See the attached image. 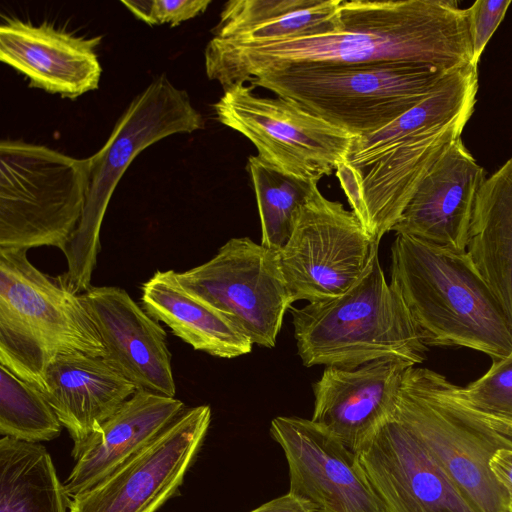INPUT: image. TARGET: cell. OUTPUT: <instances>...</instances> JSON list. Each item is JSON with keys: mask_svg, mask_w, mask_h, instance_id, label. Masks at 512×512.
Segmentation results:
<instances>
[{"mask_svg": "<svg viewBox=\"0 0 512 512\" xmlns=\"http://www.w3.org/2000/svg\"><path fill=\"white\" fill-rule=\"evenodd\" d=\"M204 61L223 90L290 65L401 62L446 73L473 65L468 11L454 0H341L329 32L264 43L212 37Z\"/></svg>", "mask_w": 512, "mask_h": 512, "instance_id": "obj_1", "label": "cell"}, {"mask_svg": "<svg viewBox=\"0 0 512 512\" xmlns=\"http://www.w3.org/2000/svg\"><path fill=\"white\" fill-rule=\"evenodd\" d=\"M390 285L427 347H465L492 359L512 355L507 317L467 252L396 234Z\"/></svg>", "mask_w": 512, "mask_h": 512, "instance_id": "obj_2", "label": "cell"}, {"mask_svg": "<svg viewBox=\"0 0 512 512\" xmlns=\"http://www.w3.org/2000/svg\"><path fill=\"white\" fill-rule=\"evenodd\" d=\"M391 414L425 447L476 512H508L490 461L512 448V421L483 413L460 387L428 368L411 366Z\"/></svg>", "mask_w": 512, "mask_h": 512, "instance_id": "obj_3", "label": "cell"}, {"mask_svg": "<svg viewBox=\"0 0 512 512\" xmlns=\"http://www.w3.org/2000/svg\"><path fill=\"white\" fill-rule=\"evenodd\" d=\"M289 310L297 352L306 367L353 368L382 358L415 366L426 359L427 346L387 282L378 252L342 295Z\"/></svg>", "mask_w": 512, "mask_h": 512, "instance_id": "obj_4", "label": "cell"}, {"mask_svg": "<svg viewBox=\"0 0 512 512\" xmlns=\"http://www.w3.org/2000/svg\"><path fill=\"white\" fill-rule=\"evenodd\" d=\"M27 251L0 248V365L44 393L57 356L106 350L81 294L37 269Z\"/></svg>", "mask_w": 512, "mask_h": 512, "instance_id": "obj_5", "label": "cell"}, {"mask_svg": "<svg viewBox=\"0 0 512 512\" xmlns=\"http://www.w3.org/2000/svg\"><path fill=\"white\" fill-rule=\"evenodd\" d=\"M447 74L401 62L301 64L261 72L246 83L359 136L381 129L419 104Z\"/></svg>", "mask_w": 512, "mask_h": 512, "instance_id": "obj_6", "label": "cell"}, {"mask_svg": "<svg viewBox=\"0 0 512 512\" xmlns=\"http://www.w3.org/2000/svg\"><path fill=\"white\" fill-rule=\"evenodd\" d=\"M468 111L430 131L405 112L371 133L355 136L336 177L351 210L378 243L392 231L434 163L461 137Z\"/></svg>", "mask_w": 512, "mask_h": 512, "instance_id": "obj_7", "label": "cell"}, {"mask_svg": "<svg viewBox=\"0 0 512 512\" xmlns=\"http://www.w3.org/2000/svg\"><path fill=\"white\" fill-rule=\"evenodd\" d=\"M203 127V117L193 106L187 91L173 85L165 74L157 76L133 98L105 144L89 157V187L84 213L63 252L68 269L58 276L69 291L82 294L91 287L107 206L136 156L163 138L192 133Z\"/></svg>", "mask_w": 512, "mask_h": 512, "instance_id": "obj_8", "label": "cell"}, {"mask_svg": "<svg viewBox=\"0 0 512 512\" xmlns=\"http://www.w3.org/2000/svg\"><path fill=\"white\" fill-rule=\"evenodd\" d=\"M88 158L22 140L0 142V248L64 252L81 222Z\"/></svg>", "mask_w": 512, "mask_h": 512, "instance_id": "obj_9", "label": "cell"}, {"mask_svg": "<svg viewBox=\"0 0 512 512\" xmlns=\"http://www.w3.org/2000/svg\"><path fill=\"white\" fill-rule=\"evenodd\" d=\"M238 83L213 105L217 120L246 137L258 157L279 171L319 181L336 171L354 135L281 97H261Z\"/></svg>", "mask_w": 512, "mask_h": 512, "instance_id": "obj_10", "label": "cell"}, {"mask_svg": "<svg viewBox=\"0 0 512 512\" xmlns=\"http://www.w3.org/2000/svg\"><path fill=\"white\" fill-rule=\"evenodd\" d=\"M379 244L352 210L327 199L319 188L298 211L294 228L278 252L293 303L338 297L366 272Z\"/></svg>", "mask_w": 512, "mask_h": 512, "instance_id": "obj_11", "label": "cell"}, {"mask_svg": "<svg viewBox=\"0 0 512 512\" xmlns=\"http://www.w3.org/2000/svg\"><path fill=\"white\" fill-rule=\"evenodd\" d=\"M193 295L225 315L253 344L276 345L293 301L278 252L248 237L231 238L207 262L176 272Z\"/></svg>", "mask_w": 512, "mask_h": 512, "instance_id": "obj_12", "label": "cell"}, {"mask_svg": "<svg viewBox=\"0 0 512 512\" xmlns=\"http://www.w3.org/2000/svg\"><path fill=\"white\" fill-rule=\"evenodd\" d=\"M211 421L209 405L185 408L147 446L69 501V512H156L183 482Z\"/></svg>", "mask_w": 512, "mask_h": 512, "instance_id": "obj_13", "label": "cell"}, {"mask_svg": "<svg viewBox=\"0 0 512 512\" xmlns=\"http://www.w3.org/2000/svg\"><path fill=\"white\" fill-rule=\"evenodd\" d=\"M270 434L289 471V493L314 512H381L356 452L311 419L278 416Z\"/></svg>", "mask_w": 512, "mask_h": 512, "instance_id": "obj_14", "label": "cell"}, {"mask_svg": "<svg viewBox=\"0 0 512 512\" xmlns=\"http://www.w3.org/2000/svg\"><path fill=\"white\" fill-rule=\"evenodd\" d=\"M381 512H476L391 413L357 452Z\"/></svg>", "mask_w": 512, "mask_h": 512, "instance_id": "obj_15", "label": "cell"}, {"mask_svg": "<svg viewBox=\"0 0 512 512\" xmlns=\"http://www.w3.org/2000/svg\"><path fill=\"white\" fill-rule=\"evenodd\" d=\"M107 361L137 389L175 397L167 334L122 288L90 287L81 294Z\"/></svg>", "mask_w": 512, "mask_h": 512, "instance_id": "obj_16", "label": "cell"}, {"mask_svg": "<svg viewBox=\"0 0 512 512\" xmlns=\"http://www.w3.org/2000/svg\"><path fill=\"white\" fill-rule=\"evenodd\" d=\"M101 39L8 18L0 26V60L26 76L29 87L76 99L99 87Z\"/></svg>", "mask_w": 512, "mask_h": 512, "instance_id": "obj_17", "label": "cell"}, {"mask_svg": "<svg viewBox=\"0 0 512 512\" xmlns=\"http://www.w3.org/2000/svg\"><path fill=\"white\" fill-rule=\"evenodd\" d=\"M485 179L461 137L456 139L430 168L392 231L466 252L475 199Z\"/></svg>", "mask_w": 512, "mask_h": 512, "instance_id": "obj_18", "label": "cell"}, {"mask_svg": "<svg viewBox=\"0 0 512 512\" xmlns=\"http://www.w3.org/2000/svg\"><path fill=\"white\" fill-rule=\"evenodd\" d=\"M411 366L390 358L353 368L327 366L313 384L311 420L357 453L392 412L404 373Z\"/></svg>", "mask_w": 512, "mask_h": 512, "instance_id": "obj_19", "label": "cell"}, {"mask_svg": "<svg viewBox=\"0 0 512 512\" xmlns=\"http://www.w3.org/2000/svg\"><path fill=\"white\" fill-rule=\"evenodd\" d=\"M184 409V403L175 397L138 389L72 454L75 465L63 483L68 497H75L111 474Z\"/></svg>", "mask_w": 512, "mask_h": 512, "instance_id": "obj_20", "label": "cell"}, {"mask_svg": "<svg viewBox=\"0 0 512 512\" xmlns=\"http://www.w3.org/2000/svg\"><path fill=\"white\" fill-rule=\"evenodd\" d=\"M45 383L43 395L73 440L72 454L138 390L105 357L83 352L57 356Z\"/></svg>", "mask_w": 512, "mask_h": 512, "instance_id": "obj_21", "label": "cell"}, {"mask_svg": "<svg viewBox=\"0 0 512 512\" xmlns=\"http://www.w3.org/2000/svg\"><path fill=\"white\" fill-rule=\"evenodd\" d=\"M141 303L147 314L195 350L227 359L252 351L251 340L225 315L185 288L173 270L156 271L142 285Z\"/></svg>", "mask_w": 512, "mask_h": 512, "instance_id": "obj_22", "label": "cell"}, {"mask_svg": "<svg viewBox=\"0 0 512 512\" xmlns=\"http://www.w3.org/2000/svg\"><path fill=\"white\" fill-rule=\"evenodd\" d=\"M466 252L512 330V157L477 193Z\"/></svg>", "mask_w": 512, "mask_h": 512, "instance_id": "obj_23", "label": "cell"}, {"mask_svg": "<svg viewBox=\"0 0 512 512\" xmlns=\"http://www.w3.org/2000/svg\"><path fill=\"white\" fill-rule=\"evenodd\" d=\"M69 501L43 445L0 439V512H69Z\"/></svg>", "mask_w": 512, "mask_h": 512, "instance_id": "obj_24", "label": "cell"}, {"mask_svg": "<svg viewBox=\"0 0 512 512\" xmlns=\"http://www.w3.org/2000/svg\"><path fill=\"white\" fill-rule=\"evenodd\" d=\"M261 223V244L279 252L290 238L296 215L318 189L317 180L287 175L257 155L247 160Z\"/></svg>", "mask_w": 512, "mask_h": 512, "instance_id": "obj_25", "label": "cell"}, {"mask_svg": "<svg viewBox=\"0 0 512 512\" xmlns=\"http://www.w3.org/2000/svg\"><path fill=\"white\" fill-rule=\"evenodd\" d=\"M62 424L43 393L0 365V434L40 443L58 437Z\"/></svg>", "mask_w": 512, "mask_h": 512, "instance_id": "obj_26", "label": "cell"}, {"mask_svg": "<svg viewBox=\"0 0 512 512\" xmlns=\"http://www.w3.org/2000/svg\"><path fill=\"white\" fill-rule=\"evenodd\" d=\"M317 0H231L224 4L213 37L233 38L291 13L313 6Z\"/></svg>", "mask_w": 512, "mask_h": 512, "instance_id": "obj_27", "label": "cell"}, {"mask_svg": "<svg viewBox=\"0 0 512 512\" xmlns=\"http://www.w3.org/2000/svg\"><path fill=\"white\" fill-rule=\"evenodd\" d=\"M460 391L475 409L512 421V355L492 359L487 372Z\"/></svg>", "mask_w": 512, "mask_h": 512, "instance_id": "obj_28", "label": "cell"}, {"mask_svg": "<svg viewBox=\"0 0 512 512\" xmlns=\"http://www.w3.org/2000/svg\"><path fill=\"white\" fill-rule=\"evenodd\" d=\"M121 3L149 26L169 24L174 27L204 13L211 0H138Z\"/></svg>", "mask_w": 512, "mask_h": 512, "instance_id": "obj_29", "label": "cell"}, {"mask_svg": "<svg viewBox=\"0 0 512 512\" xmlns=\"http://www.w3.org/2000/svg\"><path fill=\"white\" fill-rule=\"evenodd\" d=\"M511 3V0H477L467 8L472 64L475 67Z\"/></svg>", "mask_w": 512, "mask_h": 512, "instance_id": "obj_30", "label": "cell"}, {"mask_svg": "<svg viewBox=\"0 0 512 512\" xmlns=\"http://www.w3.org/2000/svg\"><path fill=\"white\" fill-rule=\"evenodd\" d=\"M491 470L505 490L508 512H512V448L499 450L490 461Z\"/></svg>", "mask_w": 512, "mask_h": 512, "instance_id": "obj_31", "label": "cell"}, {"mask_svg": "<svg viewBox=\"0 0 512 512\" xmlns=\"http://www.w3.org/2000/svg\"><path fill=\"white\" fill-rule=\"evenodd\" d=\"M250 512H314L304 500L287 492Z\"/></svg>", "mask_w": 512, "mask_h": 512, "instance_id": "obj_32", "label": "cell"}]
</instances>
